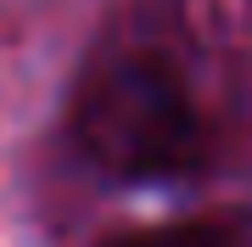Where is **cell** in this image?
Here are the masks:
<instances>
[{
	"label": "cell",
	"mask_w": 252,
	"mask_h": 247,
	"mask_svg": "<svg viewBox=\"0 0 252 247\" xmlns=\"http://www.w3.org/2000/svg\"><path fill=\"white\" fill-rule=\"evenodd\" d=\"M73 146L112 180H168L202 163V118L180 68L157 51H124L90 68L73 96Z\"/></svg>",
	"instance_id": "obj_1"
},
{
	"label": "cell",
	"mask_w": 252,
	"mask_h": 247,
	"mask_svg": "<svg viewBox=\"0 0 252 247\" xmlns=\"http://www.w3.org/2000/svg\"><path fill=\"white\" fill-rule=\"evenodd\" d=\"M107 247H230L213 225H157V230H135V236H118Z\"/></svg>",
	"instance_id": "obj_2"
}]
</instances>
